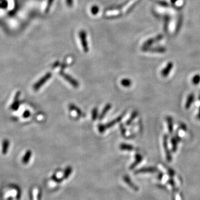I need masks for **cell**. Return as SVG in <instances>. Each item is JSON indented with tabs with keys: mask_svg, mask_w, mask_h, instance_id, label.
I'll return each instance as SVG.
<instances>
[{
	"mask_svg": "<svg viewBox=\"0 0 200 200\" xmlns=\"http://www.w3.org/2000/svg\"><path fill=\"white\" fill-rule=\"evenodd\" d=\"M123 117H124V115H122L121 116H119L118 117H117L116 119H114L112 121L108 122L107 124H105V125L100 124V125H99V126H98L99 131L101 133H102L106 130H107V129L109 128L113 127L114 125H116V124L119 123V122H120L121 121V120L123 118Z\"/></svg>",
	"mask_w": 200,
	"mask_h": 200,
	"instance_id": "cell-1",
	"label": "cell"
},
{
	"mask_svg": "<svg viewBox=\"0 0 200 200\" xmlns=\"http://www.w3.org/2000/svg\"><path fill=\"white\" fill-rule=\"evenodd\" d=\"M52 76V73H47L45 75H44L41 79H40L36 83H35V84L33 85V90L37 91L38 90H40L43 85H44L46 82L49 79L51 78Z\"/></svg>",
	"mask_w": 200,
	"mask_h": 200,
	"instance_id": "cell-2",
	"label": "cell"
},
{
	"mask_svg": "<svg viewBox=\"0 0 200 200\" xmlns=\"http://www.w3.org/2000/svg\"><path fill=\"white\" fill-rule=\"evenodd\" d=\"M167 139H168L167 135H164L163 139V147H164V150L165 152L166 158L167 161L169 163H170L172 161V155H171V152L170 151V149L168 148Z\"/></svg>",
	"mask_w": 200,
	"mask_h": 200,
	"instance_id": "cell-3",
	"label": "cell"
},
{
	"mask_svg": "<svg viewBox=\"0 0 200 200\" xmlns=\"http://www.w3.org/2000/svg\"><path fill=\"white\" fill-rule=\"evenodd\" d=\"M60 74L61 76H62L67 81L69 82L70 84L73 86V87L77 88L79 86V84H78V82L72 77L71 76H70L69 75L65 73L63 71L61 70V71L60 72Z\"/></svg>",
	"mask_w": 200,
	"mask_h": 200,
	"instance_id": "cell-4",
	"label": "cell"
},
{
	"mask_svg": "<svg viewBox=\"0 0 200 200\" xmlns=\"http://www.w3.org/2000/svg\"><path fill=\"white\" fill-rule=\"evenodd\" d=\"M80 38L81 39L82 46L84 49V52H87L88 51V47L87 45V39H86V33L84 31H81L79 33Z\"/></svg>",
	"mask_w": 200,
	"mask_h": 200,
	"instance_id": "cell-5",
	"label": "cell"
},
{
	"mask_svg": "<svg viewBox=\"0 0 200 200\" xmlns=\"http://www.w3.org/2000/svg\"><path fill=\"white\" fill-rule=\"evenodd\" d=\"M21 92L20 91H18V92L16 93V95L15 96V99H14V101L13 102L12 104L11 105L10 108L13 111H17L18 109L20 107V100H19V97L20 96Z\"/></svg>",
	"mask_w": 200,
	"mask_h": 200,
	"instance_id": "cell-6",
	"label": "cell"
},
{
	"mask_svg": "<svg viewBox=\"0 0 200 200\" xmlns=\"http://www.w3.org/2000/svg\"><path fill=\"white\" fill-rule=\"evenodd\" d=\"M157 168L152 167H143L137 170L135 172V174H142V173H152L157 172Z\"/></svg>",
	"mask_w": 200,
	"mask_h": 200,
	"instance_id": "cell-7",
	"label": "cell"
},
{
	"mask_svg": "<svg viewBox=\"0 0 200 200\" xmlns=\"http://www.w3.org/2000/svg\"><path fill=\"white\" fill-rule=\"evenodd\" d=\"M173 66H174V65L171 62L168 63L165 68H164L161 72V75L163 77H167L168 76L170 73H171V71L172 69Z\"/></svg>",
	"mask_w": 200,
	"mask_h": 200,
	"instance_id": "cell-8",
	"label": "cell"
},
{
	"mask_svg": "<svg viewBox=\"0 0 200 200\" xmlns=\"http://www.w3.org/2000/svg\"><path fill=\"white\" fill-rule=\"evenodd\" d=\"M180 138L179 137L174 136L171 139V145H172V150L173 152H175L177 151V147L178 143L180 142Z\"/></svg>",
	"mask_w": 200,
	"mask_h": 200,
	"instance_id": "cell-9",
	"label": "cell"
},
{
	"mask_svg": "<svg viewBox=\"0 0 200 200\" xmlns=\"http://www.w3.org/2000/svg\"><path fill=\"white\" fill-rule=\"evenodd\" d=\"M194 93H191L190 94L187 98V100H186V101L185 103V108L186 109H189L190 108H191L192 104H193V102L194 101Z\"/></svg>",
	"mask_w": 200,
	"mask_h": 200,
	"instance_id": "cell-10",
	"label": "cell"
},
{
	"mask_svg": "<svg viewBox=\"0 0 200 200\" xmlns=\"http://www.w3.org/2000/svg\"><path fill=\"white\" fill-rule=\"evenodd\" d=\"M142 159H143V157L140 154H137L135 156V161L133 163H132V165L130 167V170H132L135 167H136L142 161Z\"/></svg>",
	"mask_w": 200,
	"mask_h": 200,
	"instance_id": "cell-11",
	"label": "cell"
},
{
	"mask_svg": "<svg viewBox=\"0 0 200 200\" xmlns=\"http://www.w3.org/2000/svg\"><path fill=\"white\" fill-rule=\"evenodd\" d=\"M31 157H32V151L31 150H27L22 159V163H23V164H27L29 163Z\"/></svg>",
	"mask_w": 200,
	"mask_h": 200,
	"instance_id": "cell-12",
	"label": "cell"
},
{
	"mask_svg": "<svg viewBox=\"0 0 200 200\" xmlns=\"http://www.w3.org/2000/svg\"><path fill=\"white\" fill-rule=\"evenodd\" d=\"M10 142L9 139H5L2 142V152L3 155H6L8 150H9V147H10Z\"/></svg>",
	"mask_w": 200,
	"mask_h": 200,
	"instance_id": "cell-13",
	"label": "cell"
},
{
	"mask_svg": "<svg viewBox=\"0 0 200 200\" xmlns=\"http://www.w3.org/2000/svg\"><path fill=\"white\" fill-rule=\"evenodd\" d=\"M166 121L167 124V127H168V132L170 134H172L174 131V122L173 119L171 116H167L166 117Z\"/></svg>",
	"mask_w": 200,
	"mask_h": 200,
	"instance_id": "cell-14",
	"label": "cell"
},
{
	"mask_svg": "<svg viewBox=\"0 0 200 200\" xmlns=\"http://www.w3.org/2000/svg\"><path fill=\"white\" fill-rule=\"evenodd\" d=\"M138 2V0H131L130 2L127 4V5L125 7V8L124 9V11L125 13H127L130 12L131 10L133 8V6L135 5V4Z\"/></svg>",
	"mask_w": 200,
	"mask_h": 200,
	"instance_id": "cell-15",
	"label": "cell"
},
{
	"mask_svg": "<svg viewBox=\"0 0 200 200\" xmlns=\"http://www.w3.org/2000/svg\"><path fill=\"white\" fill-rule=\"evenodd\" d=\"M120 15V13L117 10H108L106 12L104 16L106 18H116Z\"/></svg>",
	"mask_w": 200,
	"mask_h": 200,
	"instance_id": "cell-16",
	"label": "cell"
},
{
	"mask_svg": "<svg viewBox=\"0 0 200 200\" xmlns=\"http://www.w3.org/2000/svg\"><path fill=\"white\" fill-rule=\"evenodd\" d=\"M124 180L125 182L128 185L130 186V187L133 189L134 190L137 191L139 190V188L132 182V181L131 180L130 178L128 177V176H125V177H124Z\"/></svg>",
	"mask_w": 200,
	"mask_h": 200,
	"instance_id": "cell-17",
	"label": "cell"
},
{
	"mask_svg": "<svg viewBox=\"0 0 200 200\" xmlns=\"http://www.w3.org/2000/svg\"><path fill=\"white\" fill-rule=\"evenodd\" d=\"M111 108V105L110 104H106L104 108L103 111H102L101 113L100 114V117H99V119L102 120V119H104V116L106 115V114L108 113V111L110 110Z\"/></svg>",
	"mask_w": 200,
	"mask_h": 200,
	"instance_id": "cell-18",
	"label": "cell"
},
{
	"mask_svg": "<svg viewBox=\"0 0 200 200\" xmlns=\"http://www.w3.org/2000/svg\"><path fill=\"white\" fill-rule=\"evenodd\" d=\"M69 108H70V110L75 111L80 116L83 115V113L82 112L81 110L79 108H77V106H76L75 105H74V104H70V106H69Z\"/></svg>",
	"mask_w": 200,
	"mask_h": 200,
	"instance_id": "cell-19",
	"label": "cell"
},
{
	"mask_svg": "<svg viewBox=\"0 0 200 200\" xmlns=\"http://www.w3.org/2000/svg\"><path fill=\"white\" fill-rule=\"evenodd\" d=\"M120 148L124 151H132L133 150V147L132 145L122 143L120 146Z\"/></svg>",
	"mask_w": 200,
	"mask_h": 200,
	"instance_id": "cell-20",
	"label": "cell"
},
{
	"mask_svg": "<svg viewBox=\"0 0 200 200\" xmlns=\"http://www.w3.org/2000/svg\"><path fill=\"white\" fill-rule=\"evenodd\" d=\"M121 84H122L124 87H130L131 86L132 84V82L131 81L130 79L128 78H125L122 80V81H121Z\"/></svg>",
	"mask_w": 200,
	"mask_h": 200,
	"instance_id": "cell-21",
	"label": "cell"
},
{
	"mask_svg": "<svg viewBox=\"0 0 200 200\" xmlns=\"http://www.w3.org/2000/svg\"><path fill=\"white\" fill-rule=\"evenodd\" d=\"M73 171V169L71 167H68L65 170V172H64V176H63V179H66L68 177L70 176V175L71 174Z\"/></svg>",
	"mask_w": 200,
	"mask_h": 200,
	"instance_id": "cell-22",
	"label": "cell"
},
{
	"mask_svg": "<svg viewBox=\"0 0 200 200\" xmlns=\"http://www.w3.org/2000/svg\"><path fill=\"white\" fill-rule=\"evenodd\" d=\"M137 113H137V112H136V111L133 112L132 114V115L131 116L130 118L126 122L127 125H130L131 122H132L133 120L137 116Z\"/></svg>",
	"mask_w": 200,
	"mask_h": 200,
	"instance_id": "cell-23",
	"label": "cell"
},
{
	"mask_svg": "<svg viewBox=\"0 0 200 200\" xmlns=\"http://www.w3.org/2000/svg\"><path fill=\"white\" fill-rule=\"evenodd\" d=\"M192 83L194 85H197L200 83V75H194V77L192 78Z\"/></svg>",
	"mask_w": 200,
	"mask_h": 200,
	"instance_id": "cell-24",
	"label": "cell"
},
{
	"mask_svg": "<svg viewBox=\"0 0 200 200\" xmlns=\"http://www.w3.org/2000/svg\"><path fill=\"white\" fill-rule=\"evenodd\" d=\"M98 117V110L97 108H94L92 112V119L93 121L96 120Z\"/></svg>",
	"mask_w": 200,
	"mask_h": 200,
	"instance_id": "cell-25",
	"label": "cell"
},
{
	"mask_svg": "<svg viewBox=\"0 0 200 200\" xmlns=\"http://www.w3.org/2000/svg\"><path fill=\"white\" fill-rule=\"evenodd\" d=\"M99 11V7L98 6H93L91 8V12L93 15H95L97 14Z\"/></svg>",
	"mask_w": 200,
	"mask_h": 200,
	"instance_id": "cell-26",
	"label": "cell"
},
{
	"mask_svg": "<svg viewBox=\"0 0 200 200\" xmlns=\"http://www.w3.org/2000/svg\"><path fill=\"white\" fill-rule=\"evenodd\" d=\"M31 116V112L29 110H26L23 113V117L24 118H29Z\"/></svg>",
	"mask_w": 200,
	"mask_h": 200,
	"instance_id": "cell-27",
	"label": "cell"
},
{
	"mask_svg": "<svg viewBox=\"0 0 200 200\" xmlns=\"http://www.w3.org/2000/svg\"><path fill=\"white\" fill-rule=\"evenodd\" d=\"M52 2H53V0H49L48 1V4H47V11H48L49 10L50 7L52 5Z\"/></svg>",
	"mask_w": 200,
	"mask_h": 200,
	"instance_id": "cell-28",
	"label": "cell"
},
{
	"mask_svg": "<svg viewBox=\"0 0 200 200\" xmlns=\"http://www.w3.org/2000/svg\"><path fill=\"white\" fill-rule=\"evenodd\" d=\"M66 3L69 7L73 6V0H66Z\"/></svg>",
	"mask_w": 200,
	"mask_h": 200,
	"instance_id": "cell-29",
	"label": "cell"
},
{
	"mask_svg": "<svg viewBox=\"0 0 200 200\" xmlns=\"http://www.w3.org/2000/svg\"><path fill=\"white\" fill-rule=\"evenodd\" d=\"M121 133H122V135H125V133H126V130H125V128H124V127L122 126V125H121Z\"/></svg>",
	"mask_w": 200,
	"mask_h": 200,
	"instance_id": "cell-30",
	"label": "cell"
},
{
	"mask_svg": "<svg viewBox=\"0 0 200 200\" xmlns=\"http://www.w3.org/2000/svg\"><path fill=\"white\" fill-rule=\"evenodd\" d=\"M59 65H60V64H59V62H56L55 64H54V65H53V68H55V67H57Z\"/></svg>",
	"mask_w": 200,
	"mask_h": 200,
	"instance_id": "cell-31",
	"label": "cell"
},
{
	"mask_svg": "<svg viewBox=\"0 0 200 200\" xmlns=\"http://www.w3.org/2000/svg\"><path fill=\"white\" fill-rule=\"evenodd\" d=\"M41 191L39 192V194L38 195V200H41Z\"/></svg>",
	"mask_w": 200,
	"mask_h": 200,
	"instance_id": "cell-32",
	"label": "cell"
},
{
	"mask_svg": "<svg viewBox=\"0 0 200 200\" xmlns=\"http://www.w3.org/2000/svg\"><path fill=\"white\" fill-rule=\"evenodd\" d=\"M198 118L200 120V106L199 108V110H198Z\"/></svg>",
	"mask_w": 200,
	"mask_h": 200,
	"instance_id": "cell-33",
	"label": "cell"
},
{
	"mask_svg": "<svg viewBox=\"0 0 200 200\" xmlns=\"http://www.w3.org/2000/svg\"><path fill=\"white\" fill-rule=\"evenodd\" d=\"M29 197H30V200H33L32 193H31V192H30V194H29Z\"/></svg>",
	"mask_w": 200,
	"mask_h": 200,
	"instance_id": "cell-34",
	"label": "cell"
},
{
	"mask_svg": "<svg viewBox=\"0 0 200 200\" xmlns=\"http://www.w3.org/2000/svg\"><path fill=\"white\" fill-rule=\"evenodd\" d=\"M199 99H200V97H199Z\"/></svg>",
	"mask_w": 200,
	"mask_h": 200,
	"instance_id": "cell-35",
	"label": "cell"
}]
</instances>
